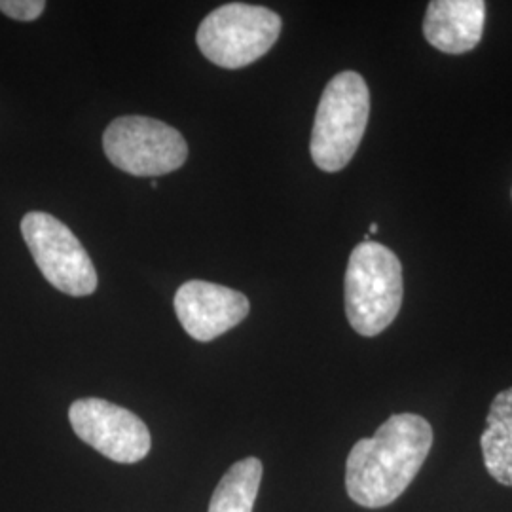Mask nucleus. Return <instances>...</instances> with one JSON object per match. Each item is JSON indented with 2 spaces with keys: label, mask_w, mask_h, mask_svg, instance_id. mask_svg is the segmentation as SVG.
Here are the masks:
<instances>
[{
  "label": "nucleus",
  "mask_w": 512,
  "mask_h": 512,
  "mask_svg": "<svg viewBox=\"0 0 512 512\" xmlns=\"http://www.w3.org/2000/svg\"><path fill=\"white\" fill-rule=\"evenodd\" d=\"M484 21L482 0H433L423 19V35L442 54H467L478 46Z\"/></svg>",
  "instance_id": "nucleus-9"
},
{
  "label": "nucleus",
  "mask_w": 512,
  "mask_h": 512,
  "mask_svg": "<svg viewBox=\"0 0 512 512\" xmlns=\"http://www.w3.org/2000/svg\"><path fill=\"white\" fill-rule=\"evenodd\" d=\"M69 420L78 439L116 463H137L150 452L152 439L145 421L118 404L80 399L71 406Z\"/></svg>",
  "instance_id": "nucleus-7"
},
{
  "label": "nucleus",
  "mask_w": 512,
  "mask_h": 512,
  "mask_svg": "<svg viewBox=\"0 0 512 512\" xmlns=\"http://www.w3.org/2000/svg\"><path fill=\"white\" fill-rule=\"evenodd\" d=\"M433 446V427L418 414H393L370 439H361L346 463L348 495L365 509L397 501L420 473Z\"/></svg>",
  "instance_id": "nucleus-1"
},
{
  "label": "nucleus",
  "mask_w": 512,
  "mask_h": 512,
  "mask_svg": "<svg viewBox=\"0 0 512 512\" xmlns=\"http://www.w3.org/2000/svg\"><path fill=\"white\" fill-rule=\"evenodd\" d=\"M175 313L198 342H211L228 332L249 315L247 296L209 281H188L175 294Z\"/></svg>",
  "instance_id": "nucleus-8"
},
{
  "label": "nucleus",
  "mask_w": 512,
  "mask_h": 512,
  "mask_svg": "<svg viewBox=\"0 0 512 512\" xmlns=\"http://www.w3.org/2000/svg\"><path fill=\"white\" fill-rule=\"evenodd\" d=\"M281 25V18L270 8L232 2L203 19L196 40L211 63L241 69L272 50Z\"/></svg>",
  "instance_id": "nucleus-4"
},
{
  "label": "nucleus",
  "mask_w": 512,
  "mask_h": 512,
  "mask_svg": "<svg viewBox=\"0 0 512 512\" xmlns=\"http://www.w3.org/2000/svg\"><path fill=\"white\" fill-rule=\"evenodd\" d=\"M21 234L38 270L57 291L88 296L97 289L92 258L61 220L42 211H31L21 220Z\"/></svg>",
  "instance_id": "nucleus-6"
},
{
  "label": "nucleus",
  "mask_w": 512,
  "mask_h": 512,
  "mask_svg": "<svg viewBox=\"0 0 512 512\" xmlns=\"http://www.w3.org/2000/svg\"><path fill=\"white\" fill-rule=\"evenodd\" d=\"M378 230H380V226H378V224H376V222H374V224H370V232H368V234H370V236H372V234H376V232H378Z\"/></svg>",
  "instance_id": "nucleus-13"
},
{
  "label": "nucleus",
  "mask_w": 512,
  "mask_h": 512,
  "mask_svg": "<svg viewBox=\"0 0 512 512\" xmlns=\"http://www.w3.org/2000/svg\"><path fill=\"white\" fill-rule=\"evenodd\" d=\"M110 164L133 177H160L179 169L188 158L183 135L160 120L122 116L103 135Z\"/></svg>",
  "instance_id": "nucleus-5"
},
{
  "label": "nucleus",
  "mask_w": 512,
  "mask_h": 512,
  "mask_svg": "<svg viewBox=\"0 0 512 512\" xmlns=\"http://www.w3.org/2000/svg\"><path fill=\"white\" fill-rule=\"evenodd\" d=\"M262 461L245 458L234 463L215 488L209 512H253L262 482Z\"/></svg>",
  "instance_id": "nucleus-11"
},
{
  "label": "nucleus",
  "mask_w": 512,
  "mask_h": 512,
  "mask_svg": "<svg viewBox=\"0 0 512 512\" xmlns=\"http://www.w3.org/2000/svg\"><path fill=\"white\" fill-rule=\"evenodd\" d=\"M370 114V92L355 71L336 74L321 95L313 131L311 160L327 173L342 171L363 141Z\"/></svg>",
  "instance_id": "nucleus-3"
},
{
  "label": "nucleus",
  "mask_w": 512,
  "mask_h": 512,
  "mask_svg": "<svg viewBox=\"0 0 512 512\" xmlns=\"http://www.w3.org/2000/svg\"><path fill=\"white\" fill-rule=\"evenodd\" d=\"M480 446L488 473L499 484L512 488V387L497 393Z\"/></svg>",
  "instance_id": "nucleus-10"
},
{
  "label": "nucleus",
  "mask_w": 512,
  "mask_h": 512,
  "mask_svg": "<svg viewBox=\"0 0 512 512\" xmlns=\"http://www.w3.org/2000/svg\"><path fill=\"white\" fill-rule=\"evenodd\" d=\"M346 315L361 336H378L403 306V266L397 255L378 241L359 243L346 270Z\"/></svg>",
  "instance_id": "nucleus-2"
},
{
  "label": "nucleus",
  "mask_w": 512,
  "mask_h": 512,
  "mask_svg": "<svg viewBox=\"0 0 512 512\" xmlns=\"http://www.w3.org/2000/svg\"><path fill=\"white\" fill-rule=\"evenodd\" d=\"M42 0H0V12L18 21H35L44 12Z\"/></svg>",
  "instance_id": "nucleus-12"
}]
</instances>
